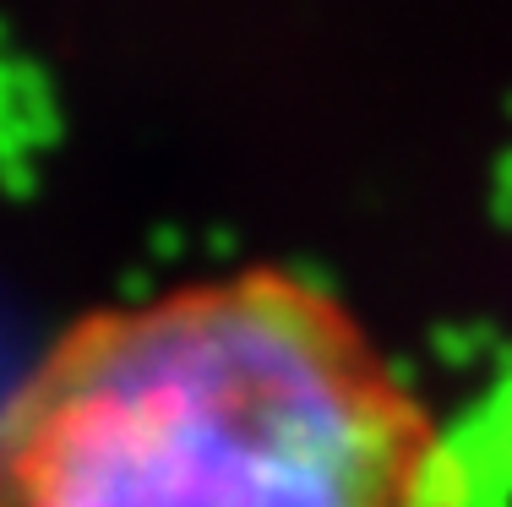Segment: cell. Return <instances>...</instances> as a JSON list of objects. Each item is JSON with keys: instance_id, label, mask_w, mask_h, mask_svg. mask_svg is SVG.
<instances>
[{"instance_id": "cell-1", "label": "cell", "mask_w": 512, "mask_h": 507, "mask_svg": "<svg viewBox=\"0 0 512 507\" xmlns=\"http://www.w3.org/2000/svg\"><path fill=\"white\" fill-rule=\"evenodd\" d=\"M0 507H463V469L333 289L240 268L60 328L0 404Z\"/></svg>"}]
</instances>
